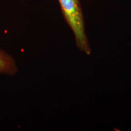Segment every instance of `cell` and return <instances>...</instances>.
<instances>
[{
	"label": "cell",
	"instance_id": "6da1fadb",
	"mask_svg": "<svg viewBox=\"0 0 131 131\" xmlns=\"http://www.w3.org/2000/svg\"><path fill=\"white\" fill-rule=\"evenodd\" d=\"M63 17L72 30L77 46L80 51L90 55V47L85 32L84 15L80 0H58Z\"/></svg>",
	"mask_w": 131,
	"mask_h": 131
},
{
	"label": "cell",
	"instance_id": "7a4b0ae2",
	"mask_svg": "<svg viewBox=\"0 0 131 131\" xmlns=\"http://www.w3.org/2000/svg\"><path fill=\"white\" fill-rule=\"evenodd\" d=\"M15 59L6 51L0 49V74L13 76L18 72Z\"/></svg>",
	"mask_w": 131,
	"mask_h": 131
}]
</instances>
